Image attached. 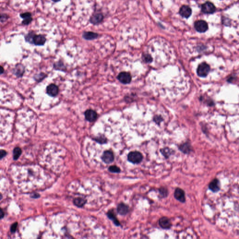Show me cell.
<instances>
[{
	"instance_id": "6da1fadb",
	"label": "cell",
	"mask_w": 239,
	"mask_h": 239,
	"mask_svg": "<svg viewBox=\"0 0 239 239\" xmlns=\"http://www.w3.org/2000/svg\"><path fill=\"white\" fill-rule=\"evenodd\" d=\"M142 154L137 151L131 152L127 155V160L134 164H139L143 160Z\"/></svg>"
},
{
	"instance_id": "7a4b0ae2",
	"label": "cell",
	"mask_w": 239,
	"mask_h": 239,
	"mask_svg": "<svg viewBox=\"0 0 239 239\" xmlns=\"http://www.w3.org/2000/svg\"><path fill=\"white\" fill-rule=\"evenodd\" d=\"M201 11L205 14H213L216 11V7L213 3L210 2H207L202 5Z\"/></svg>"
},
{
	"instance_id": "3957f363",
	"label": "cell",
	"mask_w": 239,
	"mask_h": 239,
	"mask_svg": "<svg viewBox=\"0 0 239 239\" xmlns=\"http://www.w3.org/2000/svg\"><path fill=\"white\" fill-rule=\"evenodd\" d=\"M194 27L197 32L200 33L205 32L208 29L207 22L204 20H198L194 23Z\"/></svg>"
},
{
	"instance_id": "277c9868",
	"label": "cell",
	"mask_w": 239,
	"mask_h": 239,
	"mask_svg": "<svg viewBox=\"0 0 239 239\" xmlns=\"http://www.w3.org/2000/svg\"><path fill=\"white\" fill-rule=\"evenodd\" d=\"M210 66L206 63H203L198 66L197 73L199 76L206 77L209 73Z\"/></svg>"
},
{
	"instance_id": "5b68a950",
	"label": "cell",
	"mask_w": 239,
	"mask_h": 239,
	"mask_svg": "<svg viewBox=\"0 0 239 239\" xmlns=\"http://www.w3.org/2000/svg\"><path fill=\"white\" fill-rule=\"evenodd\" d=\"M101 159L104 162L107 164L113 163L114 161V154L111 150H106L103 153Z\"/></svg>"
},
{
	"instance_id": "8992f818",
	"label": "cell",
	"mask_w": 239,
	"mask_h": 239,
	"mask_svg": "<svg viewBox=\"0 0 239 239\" xmlns=\"http://www.w3.org/2000/svg\"><path fill=\"white\" fill-rule=\"evenodd\" d=\"M174 197L176 200L181 203L186 201L185 195L184 190L180 188H176L175 190Z\"/></svg>"
},
{
	"instance_id": "52a82bcc",
	"label": "cell",
	"mask_w": 239,
	"mask_h": 239,
	"mask_svg": "<svg viewBox=\"0 0 239 239\" xmlns=\"http://www.w3.org/2000/svg\"><path fill=\"white\" fill-rule=\"evenodd\" d=\"M159 225L162 228L169 229L172 226L170 219L167 217H163L159 220Z\"/></svg>"
},
{
	"instance_id": "ba28073f",
	"label": "cell",
	"mask_w": 239,
	"mask_h": 239,
	"mask_svg": "<svg viewBox=\"0 0 239 239\" xmlns=\"http://www.w3.org/2000/svg\"><path fill=\"white\" fill-rule=\"evenodd\" d=\"M131 78L130 74L127 72H121L118 76V80L124 84L130 83L131 81Z\"/></svg>"
},
{
	"instance_id": "9c48e42d",
	"label": "cell",
	"mask_w": 239,
	"mask_h": 239,
	"mask_svg": "<svg viewBox=\"0 0 239 239\" xmlns=\"http://www.w3.org/2000/svg\"><path fill=\"white\" fill-rule=\"evenodd\" d=\"M208 187L212 192H218L220 190V181L218 179H214L209 183Z\"/></svg>"
},
{
	"instance_id": "30bf717a",
	"label": "cell",
	"mask_w": 239,
	"mask_h": 239,
	"mask_svg": "<svg viewBox=\"0 0 239 239\" xmlns=\"http://www.w3.org/2000/svg\"><path fill=\"white\" fill-rule=\"evenodd\" d=\"M179 14L184 18H189L192 13L191 8L187 5H184L181 7L179 10Z\"/></svg>"
},
{
	"instance_id": "8fae6325",
	"label": "cell",
	"mask_w": 239,
	"mask_h": 239,
	"mask_svg": "<svg viewBox=\"0 0 239 239\" xmlns=\"http://www.w3.org/2000/svg\"><path fill=\"white\" fill-rule=\"evenodd\" d=\"M85 115L87 120L90 122L95 121L97 118V113L93 110L89 109L86 111Z\"/></svg>"
},
{
	"instance_id": "7c38bea8",
	"label": "cell",
	"mask_w": 239,
	"mask_h": 239,
	"mask_svg": "<svg viewBox=\"0 0 239 239\" xmlns=\"http://www.w3.org/2000/svg\"><path fill=\"white\" fill-rule=\"evenodd\" d=\"M179 150H180L185 154H189L192 152V148L191 145L188 142L183 143L181 144L179 147Z\"/></svg>"
},
{
	"instance_id": "4fadbf2b",
	"label": "cell",
	"mask_w": 239,
	"mask_h": 239,
	"mask_svg": "<svg viewBox=\"0 0 239 239\" xmlns=\"http://www.w3.org/2000/svg\"><path fill=\"white\" fill-rule=\"evenodd\" d=\"M117 210L119 214L122 215H126L129 213V207L125 204L121 203L117 206Z\"/></svg>"
},
{
	"instance_id": "5bb4252c",
	"label": "cell",
	"mask_w": 239,
	"mask_h": 239,
	"mask_svg": "<svg viewBox=\"0 0 239 239\" xmlns=\"http://www.w3.org/2000/svg\"><path fill=\"white\" fill-rule=\"evenodd\" d=\"M47 93L50 96H56L59 93L58 87L54 84L49 85L47 88Z\"/></svg>"
},
{
	"instance_id": "9a60e30c",
	"label": "cell",
	"mask_w": 239,
	"mask_h": 239,
	"mask_svg": "<svg viewBox=\"0 0 239 239\" xmlns=\"http://www.w3.org/2000/svg\"><path fill=\"white\" fill-rule=\"evenodd\" d=\"M46 41V38L42 35H35L33 38V42L37 45H44Z\"/></svg>"
},
{
	"instance_id": "2e32d148",
	"label": "cell",
	"mask_w": 239,
	"mask_h": 239,
	"mask_svg": "<svg viewBox=\"0 0 239 239\" xmlns=\"http://www.w3.org/2000/svg\"><path fill=\"white\" fill-rule=\"evenodd\" d=\"M103 19V16L102 14H96L91 17L90 21L91 23L96 24L102 22Z\"/></svg>"
},
{
	"instance_id": "e0dca14e",
	"label": "cell",
	"mask_w": 239,
	"mask_h": 239,
	"mask_svg": "<svg viewBox=\"0 0 239 239\" xmlns=\"http://www.w3.org/2000/svg\"><path fill=\"white\" fill-rule=\"evenodd\" d=\"M160 152L165 158L168 159L171 155L174 153V151L169 148L165 147L160 149Z\"/></svg>"
},
{
	"instance_id": "ac0fdd59",
	"label": "cell",
	"mask_w": 239,
	"mask_h": 239,
	"mask_svg": "<svg viewBox=\"0 0 239 239\" xmlns=\"http://www.w3.org/2000/svg\"><path fill=\"white\" fill-rule=\"evenodd\" d=\"M107 215H108V217L113 220L114 223L115 225L117 226H119L120 225V223L119 222L118 219L116 218V215L115 214V212L113 210H110L109 211L108 213H107Z\"/></svg>"
},
{
	"instance_id": "d6986e66",
	"label": "cell",
	"mask_w": 239,
	"mask_h": 239,
	"mask_svg": "<svg viewBox=\"0 0 239 239\" xmlns=\"http://www.w3.org/2000/svg\"><path fill=\"white\" fill-rule=\"evenodd\" d=\"M87 200L82 198H77L73 200V203L75 206L78 207H82L85 205Z\"/></svg>"
},
{
	"instance_id": "ffe728a7",
	"label": "cell",
	"mask_w": 239,
	"mask_h": 239,
	"mask_svg": "<svg viewBox=\"0 0 239 239\" xmlns=\"http://www.w3.org/2000/svg\"><path fill=\"white\" fill-rule=\"evenodd\" d=\"M98 37V34L93 32H85L83 34V37L87 40H93Z\"/></svg>"
},
{
	"instance_id": "44dd1931",
	"label": "cell",
	"mask_w": 239,
	"mask_h": 239,
	"mask_svg": "<svg viewBox=\"0 0 239 239\" xmlns=\"http://www.w3.org/2000/svg\"><path fill=\"white\" fill-rule=\"evenodd\" d=\"M159 193L162 198L167 197L168 195V190L166 187H161L158 190Z\"/></svg>"
},
{
	"instance_id": "7402d4cb",
	"label": "cell",
	"mask_w": 239,
	"mask_h": 239,
	"mask_svg": "<svg viewBox=\"0 0 239 239\" xmlns=\"http://www.w3.org/2000/svg\"><path fill=\"white\" fill-rule=\"evenodd\" d=\"M22 154V150L19 147H17L14 149L13 150V158L14 160H17L20 157Z\"/></svg>"
},
{
	"instance_id": "603a6c76",
	"label": "cell",
	"mask_w": 239,
	"mask_h": 239,
	"mask_svg": "<svg viewBox=\"0 0 239 239\" xmlns=\"http://www.w3.org/2000/svg\"><path fill=\"white\" fill-rule=\"evenodd\" d=\"M109 170L111 172H113V173H120L121 171L120 168L115 165L110 166L109 168Z\"/></svg>"
},
{
	"instance_id": "cb8c5ba5",
	"label": "cell",
	"mask_w": 239,
	"mask_h": 239,
	"mask_svg": "<svg viewBox=\"0 0 239 239\" xmlns=\"http://www.w3.org/2000/svg\"><path fill=\"white\" fill-rule=\"evenodd\" d=\"M34 36V34L33 33H29L25 37V39H26V41H28V42H31L32 40L33 41V38Z\"/></svg>"
},
{
	"instance_id": "d4e9b609",
	"label": "cell",
	"mask_w": 239,
	"mask_h": 239,
	"mask_svg": "<svg viewBox=\"0 0 239 239\" xmlns=\"http://www.w3.org/2000/svg\"><path fill=\"white\" fill-rule=\"evenodd\" d=\"M32 19L31 17H28V18H25L23 20V21L22 22V23L24 24V25H28V24L30 23V22H32Z\"/></svg>"
},
{
	"instance_id": "484cf974",
	"label": "cell",
	"mask_w": 239,
	"mask_h": 239,
	"mask_svg": "<svg viewBox=\"0 0 239 239\" xmlns=\"http://www.w3.org/2000/svg\"><path fill=\"white\" fill-rule=\"evenodd\" d=\"M17 223L16 222L13 224L11 225V232L12 233H15L16 230H17Z\"/></svg>"
},
{
	"instance_id": "4316f807",
	"label": "cell",
	"mask_w": 239,
	"mask_h": 239,
	"mask_svg": "<svg viewBox=\"0 0 239 239\" xmlns=\"http://www.w3.org/2000/svg\"><path fill=\"white\" fill-rule=\"evenodd\" d=\"M20 16H21V17H22V18H23V19H25V18H28V17H31L32 14H30V13L29 12H26L23 13V14H21Z\"/></svg>"
},
{
	"instance_id": "83f0119b",
	"label": "cell",
	"mask_w": 239,
	"mask_h": 239,
	"mask_svg": "<svg viewBox=\"0 0 239 239\" xmlns=\"http://www.w3.org/2000/svg\"><path fill=\"white\" fill-rule=\"evenodd\" d=\"M7 155V152L5 150H0V159H1L2 158H4Z\"/></svg>"
},
{
	"instance_id": "f1b7e54d",
	"label": "cell",
	"mask_w": 239,
	"mask_h": 239,
	"mask_svg": "<svg viewBox=\"0 0 239 239\" xmlns=\"http://www.w3.org/2000/svg\"><path fill=\"white\" fill-rule=\"evenodd\" d=\"M8 17L6 15H0V21L3 22L7 19Z\"/></svg>"
},
{
	"instance_id": "f546056e",
	"label": "cell",
	"mask_w": 239,
	"mask_h": 239,
	"mask_svg": "<svg viewBox=\"0 0 239 239\" xmlns=\"http://www.w3.org/2000/svg\"><path fill=\"white\" fill-rule=\"evenodd\" d=\"M96 141H97L98 142L100 143H103L106 141L105 138H104L103 137H98V138L96 139Z\"/></svg>"
},
{
	"instance_id": "4dcf8cb0",
	"label": "cell",
	"mask_w": 239,
	"mask_h": 239,
	"mask_svg": "<svg viewBox=\"0 0 239 239\" xmlns=\"http://www.w3.org/2000/svg\"><path fill=\"white\" fill-rule=\"evenodd\" d=\"M4 216V212H3V210H2L1 208H0V219H2L3 218Z\"/></svg>"
},
{
	"instance_id": "1f68e13d",
	"label": "cell",
	"mask_w": 239,
	"mask_h": 239,
	"mask_svg": "<svg viewBox=\"0 0 239 239\" xmlns=\"http://www.w3.org/2000/svg\"><path fill=\"white\" fill-rule=\"evenodd\" d=\"M3 72H4V69H3V67L0 66V74H2Z\"/></svg>"
},
{
	"instance_id": "d6a6232c",
	"label": "cell",
	"mask_w": 239,
	"mask_h": 239,
	"mask_svg": "<svg viewBox=\"0 0 239 239\" xmlns=\"http://www.w3.org/2000/svg\"><path fill=\"white\" fill-rule=\"evenodd\" d=\"M54 2H57L60 1V0H52Z\"/></svg>"
}]
</instances>
